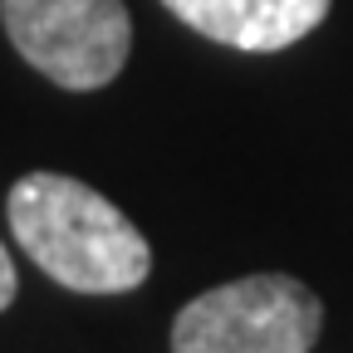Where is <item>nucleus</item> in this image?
Returning <instances> with one entry per match:
<instances>
[{"mask_svg": "<svg viewBox=\"0 0 353 353\" xmlns=\"http://www.w3.org/2000/svg\"><path fill=\"white\" fill-rule=\"evenodd\" d=\"M0 25L25 64L74 94L113 83L132 50L123 0H0Z\"/></svg>", "mask_w": 353, "mask_h": 353, "instance_id": "7ed1b4c3", "label": "nucleus"}, {"mask_svg": "<svg viewBox=\"0 0 353 353\" xmlns=\"http://www.w3.org/2000/svg\"><path fill=\"white\" fill-rule=\"evenodd\" d=\"M319 294L290 275H245L182 304L172 353H309L319 339Z\"/></svg>", "mask_w": 353, "mask_h": 353, "instance_id": "f03ea898", "label": "nucleus"}, {"mask_svg": "<svg viewBox=\"0 0 353 353\" xmlns=\"http://www.w3.org/2000/svg\"><path fill=\"white\" fill-rule=\"evenodd\" d=\"M15 290H20V280H15V260L6 255V245H0V309L15 304Z\"/></svg>", "mask_w": 353, "mask_h": 353, "instance_id": "39448f33", "label": "nucleus"}, {"mask_svg": "<svg viewBox=\"0 0 353 353\" xmlns=\"http://www.w3.org/2000/svg\"><path fill=\"white\" fill-rule=\"evenodd\" d=\"M196 34L245 54H270L319 30L334 0H162Z\"/></svg>", "mask_w": 353, "mask_h": 353, "instance_id": "20e7f679", "label": "nucleus"}, {"mask_svg": "<svg viewBox=\"0 0 353 353\" xmlns=\"http://www.w3.org/2000/svg\"><path fill=\"white\" fill-rule=\"evenodd\" d=\"M6 216L20 250L64 290L123 294L138 290L152 270V245L143 241V231L79 176H20L6 196Z\"/></svg>", "mask_w": 353, "mask_h": 353, "instance_id": "f257e3e1", "label": "nucleus"}]
</instances>
